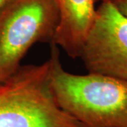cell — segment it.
<instances>
[{"label":"cell","instance_id":"8992f818","mask_svg":"<svg viewBox=\"0 0 127 127\" xmlns=\"http://www.w3.org/2000/svg\"><path fill=\"white\" fill-rule=\"evenodd\" d=\"M119 11L127 17V0H111Z\"/></svg>","mask_w":127,"mask_h":127},{"label":"cell","instance_id":"6da1fadb","mask_svg":"<svg viewBox=\"0 0 127 127\" xmlns=\"http://www.w3.org/2000/svg\"><path fill=\"white\" fill-rule=\"evenodd\" d=\"M50 81L59 106L83 127H127V81L66 71L52 44Z\"/></svg>","mask_w":127,"mask_h":127},{"label":"cell","instance_id":"ba28073f","mask_svg":"<svg viewBox=\"0 0 127 127\" xmlns=\"http://www.w3.org/2000/svg\"><path fill=\"white\" fill-rule=\"evenodd\" d=\"M106 1V0H95V3H97V2H98V1H100V2H102V1Z\"/></svg>","mask_w":127,"mask_h":127},{"label":"cell","instance_id":"3957f363","mask_svg":"<svg viewBox=\"0 0 127 127\" xmlns=\"http://www.w3.org/2000/svg\"><path fill=\"white\" fill-rule=\"evenodd\" d=\"M59 21L55 0H14L0 10V83L18 71L35 43H52Z\"/></svg>","mask_w":127,"mask_h":127},{"label":"cell","instance_id":"7a4b0ae2","mask_svg":"<svg viewBox=\"0 0 127 127\" xmlns=\"http://www.w3.org/2000/svg\"><path fill=\"white\" fill-rule=\"evenodd\" d=\"M50 59L21 66L0 83V127H83L58 104Z\"/></svg>","mask_w":127,"mask_h":127},{"label":"cell","instance_id":"5b68a950","mask_svg":"<svg viewBox=\"0 0 127 127\" xmlns=\"http://www.w3.org/2000/svg\"><path fill=\"white\" fill-rule=\"evenodd\" d=\"M59 21L52 44L69 57L79 58L83 45L95 18V0H55Z\"/></svg>","mask_w":127,"mask_h":127},{"label":"cell","instance_id":"52a82bcc","mask_svg":"<svg viewBox=\"0 0 127 127\" xmlns=\"http://www.w3.org/2000/svg\"><path fill=\"white\" fill-rule=\"evenodd\" d=\"M14 0H0V10Z\"/></svg>","mask_w":127,"mask_h":127},{"label":"cell","instance_id":"277c9868","mask_svg":"<svg viewBox=\"0 0 127 127\" xmlns=\"http://www.w3.org/2000/svg\"><path fill=\"white\" fill-rule=\"evenodd\" d=\"M79 58L88 73L127 81V17L111 0L96 9Z\"/></svg>","mask_w":127,"mask_h":127}]
</instances>
